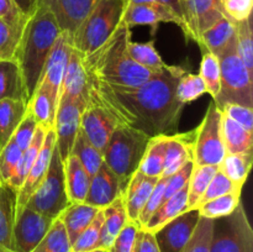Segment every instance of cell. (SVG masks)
<instances>
[{"instance_id": "1", "label": "cell", "mask_w": 253, "mask_h": 252, "mask_svg": "<svg viewBox=\"0 0 253 252\" xmlns=\"http://www.w3.org/2000/svg\"><path fill=\"white\" fill-rule=\"evenodd\" d=\"M180 66H166L136 88L115 86L88 79V100L98 104L116 125L141 131L148 137L177 132L184 104L175 94Z\"/></svg>"}, {"instance_id": "2", "label": "cell", "mask_w": 253, "mask_h": 252, "mask_svg": "<svg viewBox=\"0 0 253 252\" xmlns=\"http://www.w3.org/2000/svg\"><path fill=\"white\" fill-rule=\"evenodd\" d=\"M131 29L123 21L110 39L89 56H83L86 77L115 86L136 88L150 81L158 71L136 63L127 52Z\"/></svg>"}, {"instance_id": "3", "label": "cell", "mask_w": 253, "mask_h": 252, "mask_svg": "<svg viewBox=\"0 0 253 252\" xmlns=\"http://www.w3.org/2000/svg\"><path fill=\"white\" fill-rule=\"evenodd\" d=\"M61 30L51 10L41 0H36L34 10L24 25L15 54L29 100L41 81L44 64Z\"/></svg>"}, {"instance_id": "4", "label": "cell", "mask_w": 253, "mask_h": 252, "mask_svg": "<svg viewBox=\"0 0 253 252\" xmlns=\"http://www.w3.org/2000/svg\"><path fill=\"white\" fill-rule=\"evenodd\" d=\"M126 0H98L72 39V46L82 56H89L103 46L123 21Z\"/></svg>"}, {"instance_id": "5", "label": "cell", "mask_w": 253, "mask_h": 252, "mask_svg": "<svg viewBox=\"0 0 253 252\" xmlns=\"http://www.w3.org/2000/svg\"><path fill=\"white\" fill-rule=\"evenodd\" d=\"M150 138L135 128L118 125L106 145L103 153L104 162L126 187L138 169Z\"/></svg>"}, {"instance_id": "6", "label": "cell", "mask_w": 253, "mask_h": 252, "mask_svg": "<svg viewBox=\"0 0 253 252\" xmlns=\"http://www.w3.org/2000/svg\"><path fill=\"white\" fill-rule=\"evenodd\" d=\"M220 62V93L212 99L215 105L221 109L225 104L234 103L253 106V74L247 71L244 62L237 53L236 42L232 43L221 56Z\"/></svg>"}, {"instance_id": "7", "label": "cell", "mask_w": 253, "mask_h": 252, "mask_svg": "<svg viewBox=\"0 0 253 252\" xmlns=\"http://www.w3.org/2000/svg\"><path fill=\"white\" fill-rule=\"evenodd\" d=\"M71 204L66 192L64 163L54 145L48 170L39 188L27 200L26 205L46 216L57 219Z\"/></svg>"}, {"instance_id": "8", "label": "cell", "mask_w": 253, "mask_h": 252, "mask_svg": "<svg viewBox=\"0 0 253 252\" xmlns=\"http://www.w3.org/2000/svg\"><path fill=\"white\" fill-rule=\"evenodd\" d=\"M210 252H253V230L244 205L214 219Z\"/></svg>"}, {"instance_id": "9", "label": "cell", "mask_w": 253, "mask_h": 252, "mask_svg": "<svg viewBox=\"0 0 253 252\" xmlns=\"http://www.w3.org/2000/svg\"><path fill=\"white\" fill-rule=\"evenodd\" d=\"M221 115L214 100L208 106L203 121L194 130L193 163L195 166H217L226 156L221 135Z\"/></svg>"}, {"instance_id": "10", "label": "cell", "mask_w": 253, "mask_h": 252, "mask_svg": "<svg viewBox=\"0 0 253 252\" xmlns=\"http://www.w3.org/2000/svg\"><path fill=\"white\" fill-rule=\"evenodd\" d=\"M54 219L46 216L27 205L16 208L12 227L11 251L32 252L51 227Z\"/></svg>"}, {"instance_id": "11", "label": "cell", "mask_w": 253, "mask_h": 252, "mask_svg": "<svg viewBox=\"0 0 253 252\" xmlns=\"http://www.w3.org/2000/svg\"><path fill=\"white\" fill-rule=\"evenodd\" d=\"M82 111L83 109L78 103L66 95H59L53 130L56 133V147L63 163L71 155L76 136L81 128Z\"/></svg>"}, {"instance_id": "12", "label": "cell", "mask_w": 253, "mask_h": 252, "mask_svg": "<svg viewBox=\"0 0 253 252\" xmlns=\"http://www.w3.org/2000/svg\"><path fill=\"white\" fill-rule=\"evenodd\" d=\"M72 39L64 32H61L58 39L54 42V46L47 58L42 72L41 81L39 85H42L51 95L54 105L58 106L59 93H61L62 81H63L64 71L68 64L69 56L72 51Z\"/></svg>"}, {"instance_id": "13", "label": "cell", "mask_w": 253, "mask_h": 252, "mask_svg": "<svg viewBox=\"0 0 253 252\" xmlns=\"http://www.w3.org/2000/svg\"><path fill=\"white\" fill-rule=\"evenodd\" d=\"M200 214L198 209L187 210L155 232L160 252H182L192 237Z\"/></svg>"}, {"instance_id": "14", "label": "cell", "mask_w": 253, "mask_h": 252, "mask_svg": "<svg viewBox=\"0 0 253 252\" xmlns=\"http://www.w3.org/2000/svg\"><path fill=\"white\" fill-rule=\"evenodd\" d=\"M116 123L101 106L88 100L81 116V128L91 145L101 153L116 128Z\"/></svg>"}, {"instance_id": "15", "label": "cell", "mask_w": 253, "mask_h": 252, "mask_svg": "<svg viewBox=\"0 0 253 252\" xmlns=\"http://www.w3.org/2000/svg\"><path fill=\"white\" fill-rule=\"evenodd\" d=\"M125 189L126 185L120 178L103 162L98 172L90 178V185L84 203L98 209H104L124 195Z\"/></svg>"}, {"instance_id": "16", "label": "cell", "mask_w": 253, "mask_h": 252, "mask_svg": "<svg viewBox=\"0 0 253 252\" xmlns=\"http://www.w3.org/2000/svg\"><path fill=\"white\" fill-rule=\"evenodd\" d=\"M56 19L61 32L73 39L98 0H41Z\"/></svg>"}, {"instance_id": "17", "label": "cell", "mask_w": 253, "mask_h": 252, "mask_svg": "<svg viewBox=\"0 0 253 252\" xmlns=\"http://www.w3.org/2000/svg\"><path fill=\"white\" fill-rule=\"evenodd\" d=\"M54 145H56V133H54V130L52 128V130L47 131L43 143L41 146V150H40L39 155L36 157V161L32 165L22 187L17 192L16 208H21L26 205L27 200L30 199V197L34 194L35 190L39 188V185L43 180L44 175H46L47 170H48Z\"/></svg>"}, {"instance_id": "18", "label": "cell", "mask_w": 253, "mask_h": 252, "mask_svg": "<svg viewBox=\"0 0 253 252\" xmlns=\"http://www.w3.org/2000/svg\"><path fill=\"white\" fill-rule=\"evenodd\" d=\"M59 95H66L84 110L88 101V77L83 66V56L72 47L68 64L64 71Z\"/></svg>"}, {"instance_id": "19", "label": "cell", "mask_w": 253, "mask_h": 252, "mask_svg": "<svg viewBox=\"0 0 253 252\" xmlns=\"http://www.w3.org/2000/svg\"><path fill=\"white\" fill-rule=\"evenodd\" d=\"M123 22L131 27L147 25L157 27L160 22H173L177 26L180 25L179 19L162 2H151V4H128L126 5L123 16Z\"/></svg>"}, {"instance_id": "20", "label": "cell", "mask_w": 253, "mask_h": 252, "mask_svg": "<svg viewBox=\"0 0 253 252\" xmlns=\"http://www.w3.org/2000/svg\"><path fill=\"white\" fill-rule=\"evenodd\" d=\"M158 179L160 178L148 177L138 170H136L132 177L130 178L125 193L123 195L126 214H127L130 221L138 224V215L147 203Z\"/></svg>"}, {"instance_id": "21", "label": "cell", "mask_w": 253, "mask_h": 252, "mask_svg": "<svg viewBox=\"0 0 253 252\" xmlns=\"http://www.w3.org/2000/svg\"><path fill=\"white\" fill-rule=\"evenodd\" d=\"M194 130L185 133L167 135L165 147V167L162 175H172L188 162L193 161Z\"/></svg>"}, {"instance_id": "22", "label": "cell", "mask_w": 253, "mask_h": 252, "mask_svg": "<svg viewBox=\"0 0 253 252\" xmlns=\"http://www.w3.org/2000/svg\"><path fill=\"white\" fill-rule=\"evenodd\" d=\"M224 16L220 0H192L190 2V40L199 43L200 35Z\"/></svg>"}, {"instance_id": "23", "label": "cell", "mask_w": 253, "mask_h": 252, "mask_svg": "<svg viewBox=\"0 0 253 252\" xmlns=\"http://www.w3.org/2000/svg\"><path fill=\"white\" fill-rule=\"evenodd\" d=\"M235 42H236L235 22L227 19L226 16H222L219 21L215 22L212 26L200 35V41L198 44L202 51L207 49L219 57Z\"/></svg>"}, {"instance_id": "24", "label": "cell", "mask_w": 253, "mask_h": 252, "mask_svg": "<svg viewBox=\"0 0 253 252\" xmlns=\"http://www.w3.org/2000/svg\"><path fill=\"white\" fill-rule=\"evenodd\" d=\"M14 99L29 104L21 69L16 59L0 61V100Z\"/></svg>"}, {"instance_id": "25", "label": "cell", "mask_w": 253, "mask_h": 252, "mask_svg": "<svg viewBox=\"0 0 253 252\" xmlns=\"http://www.w3.org/2000/svg\"><path fill=\"white\" fill-rule=\"evenodd\" d=\"M64 179L69 202L72 204L84 203L90 185V175L74 155H69L64 161Z\"/></svg>"}, {"instance_id": "26", "label": "cell", "mask_w": 253, "mask_h": 252, "mask_svg": "<svg viewBox=\"0 0 253 252\" xmlns=\"http://www.w3.org/2000/svg\"><path fill=\"white\" fill-rule=\"evenodd\" d=\"M130 221L126 214L125 205H124L123 195L120 198L104 208V221L101 225L100 239H99L98 250L108 251L115 237L121 231L124 226Z\"/></svg>"}, {"instance_id": "27", "label": "cell", "mask_w": 253, "mask_h": 252, "mask_svg": "<svg viewBox=\"0 0 253 252\" xmlns=\"http://www.w3.org/2000/svg\"><path fill=\"white\" fill-rule=\"evenodd\" d=\"M188 209V185L180 189L179 192L175 193L170 198L166 199L161 204V207L153 212L152 216L147 221V224L141 229H145L147 231L155 234L157 230L165 226L167 222L177 217L178 215L185 212Z\"/></svg>"}, {"instance_id": "28", "label": "cell", "mask_w": 253, "mask_h": 252, "mask_svg": "<svg viewBox=\"0 0 253 252\" xmlns=\"http://www.w3.org/2000/svg\"><path fill=\"white\" fill-rule=\"evenodd\" d=\"M100 209L94 208L85 203H73L59 214V219L63 222L68 234L69 241L73 245L77 237L91 222Z\"/></svg>"}, {"instance_id": "29", "label": "cell", "mask_w": 253, "mask_h": 252, "mask_svg": "<svg viewBox=\"0 0 253 252\" xmlns=\"http://www.w3.org/2000/svg\"><path fill=\"white\" fill-rule=\"evenodd\" d=\"M16 192L7 184H0V247L10 251L16 211Z\"/></svg>"}, {"instance_id": "30", "label": "cell", "mask_w": 253, "mask_h": 252, "mask_svg": "<svg viewBox=\"0 0 253 252\" xmlns=\"http://www.w3.org/2000/svg\"><path fill=\"white\" fill-rule=\"evenodd\" d=\"M26 111V101L14 99L0 100V148L12 137Z\"/></svg>"}, {"instance_id": "31", "label": "cell", "mask_w": 253, "mask_h": 252, "mask_svg": "<svg viewBox=\"0 0 253 252\" xmlns=\"http://www.w3.org/2000/svg\"><path fill=\"white\" fill-rule=\"evenodd\" d=\"M221 135L226 153H245L252 151L253 132L247 131L224 114L221 115Z\"/></svg>"}, {"instance_id": "32", "label": "cell", "mask_w": 253, "mask_h": 252, "mask_svg": "<svg viewBox=\"0 0 253 252\" xmlns=\"http://www.w3.org/2000/svg\"><path fill=\"white\" fill-rule=\"evenodd\" d=\"M46 133L47 131L44 130L42 126H37L31 143H30L29 147L22 152V156L21 158H20V162L19 165H17L16 169H15L14 175H12L11 179L7 183V185H9L10 188H12V189L16 192V194L20 190V188L22 187V184H24L25 179H26L32 165H34V162L36 161V157L37 155H39L40 150H41V146L42 143H43Z\"/></svg>"}, {"instance_id": "33", "label": "cell", "mask_w": 253, "mask_h": 252, "mask_svg": "<svg viewBox=\"0 0 253 252\" xmlns=\"http://www.w3.org/2000/svg\"><path fill=\"white\" fill-rule=\"evenodd\" d=\"M167 135L151 137L145 151L142 161L138 166V172L148 177H162L165 167V147Z\"/></svg>"}, {"instance_id": "34", "label": "cell", "mask_w": 253, "mask_h": 252, "mask_svg": "<svg viewBox=\"0 0 253 252\" xmlns=\"http://www.w3.org/2000/svg\"><path fill=\"white\" fill-rule=\"evenodd\" d=\"M27 109L31 111L32 115L36 119L37 124L49 131L54 126V118H56L57 106L52 101L48 91L42 85H37L34 95L29 100Z\"/></svg>"}, {"instance_id": "35", "label": "cell", "mask_w": 253, "mask_h": 252, "mask_svg": "<svg viewBox=\"0 0 253 252\" xmlns=\"http://www.w3.org/2000/svg\"><path fill=\"white\" fill-rule=\"evenodd\" d=\"M252 151L245 153H226L219 169L239 187H244L252 167Z\"/></svg>"}, {"instance_id": "36", "label": "cell", "mask_w": 253, "mask_h": 252, "mask_svg": "<svg viewBox=\"0 0 253 252\" xmlns=\"http://www.w3.org/2000/svg\"><path fill=\"white\" fill-rule=\"evenodd\" d=\"M71 155H74L78 158L79 162L82 163V166L85 168L88 174L90 175V178L98 172L101 163L104 162L103 153L91 145L82 128H79L78 133H77Z\"/></svg>"}, {"instance_id": "37", "label": "cell", "mask_w": 253, "mask_h": 252, "mask_svg": "<svg viewBox=\"0 0 253 252\" xmlns=\"http://www.w3.org/2000/svg\"><path fill=\"white\" fill-rule=\"evenodd\" d=\"M217 168V166H193L188 183V209H197Z\"/></svg>"}, {"instance_id": "38", "label": "cell", "mask_w": 253, "mask_h": 252, "mask_svg": "<svg viewBox=\"0 0 253 252\" xmlns=\"http://www.w3.org/2000/svg\"><path fill=\"white\" fill-rule=\"evenodd\" d=\"M128 56L137 64L152 71H161L167 64L163 62L162 57L155 47V40L148 42H133L127 44Z\"/></svg>"}, {"instance_id": "39", "label": "cell", "mask_w": 253, "mask_h": 252, "mask_svg": "<svg viewBox=\"0 0 253 252\" xmlns=\"http://www.w3.org/2000/svg\"><path fill=\"white\" fill-rule=\"evenodd\" d=\"M32 252H72V244L63 222L54 219L51 227Z\"/></svg>"}, {"instance_id": "40", "label": "cell", "mask_w": 253, "mask_h": 252, "mask_svg": "<svg viewBox=\"0 0 253 252\" xmlns=\"http://www.w3.org/2000/svg\"><path fill=\"white\" fill-rule=\"evenodd\" d=\"M241 192L242 190H236V192L227 193L200 205L198 208L200 216L214 220L230 215L241 204Z\"/></svg>"}, {"instance_id": "41", "label": "cell", "mask_w": 253, "mask_h": 252, "mask_svg": "<svg viewBox=\"0 0 253 252\" xmlns=\"http://www.w3.org/2000/svg\"><path fill=\"white\" fill-rule=\"evenodd\" d=\"M202 53L199 76L204 82L207 93H209L211 98L215 99L220 93V78H221L219 58L207 49H203Z\"/></svg>"}, {"instance_id": "42", "label": "cell", "mask_w": 253, "mask_h": 252, "mask_svg": "<svg viewBox=\"0 0 253 252\" xmlns=\"http://www.w3.org/2000/svg\"><path fill=\"white\" fill-rule=\"evenodd\" d=\"M236 27L237 53L244 62L245 67L253 74V43H252V22L251 17L244 21L235 22Z\"/></svg>"}, {"instance_id": "43", "label": "cell", "mask_w": 253, "mask_h": 252, "mask_svg": "<svg viewBox=\"0 0 253 252\" xmlns=\"http://www.w3.org/2000/svg\"><path fill=\"white\" fill-rule=\"evenodd\" d=\"M104 221V209H100L90 224L83 230L72 245V252H90L98 250L101 225Z\"/></svg>"}, {"instance_id": "44", "label": "cell", "mask_w": 253, "mask_h": 252, "mask_svg": "<svg viewBox=\"0 0 253 252\" xmlns=\"http://www.w3.org/2000/svg\"><path fill=\"white\" fill-rule=\"evenodd\" d=\"M205 93H207V89L199 74L189 73V72H185L180 77L177 89H175L178 100L184 105H187L190 101L197 100Z\"/></svg>"}, {"instance_id": "45", "label": "cell", "mask_w": 253, "mask_h": 252, "mask_svg": "<svg viewBox=\"0 0 253 252\" xmlns=\"http://www.w3.org/2000/svg\"><path fill=\"white\" fill-rule=\"evenodd\" d=\"M22 151L15 142L12 136L4 147L0 148V184H7L14 175L15 169L20 162Z\"/></svg>"}, {"instance_id": "46", "label": "cell", "mask_w": 253, "mask_h": 252, "mask_svg": "<svg viewBox=\"0 0 253 252\" xmlns=\"http://www.w3.org/2000/svg\"><path fill=\"white\" fill-rule=\"evenodd\" d=\"M214 220L200 216L192 237L182 252H210Z\"/></svg>"}, {"instance_id": "47", "label": "cell", "mask_w": 253, "mask_h": 252, "mask_svg": "<svg viewBox=\"0 0 253 252\" xmlns=\"http://www.w3.org/2000/svg\"><path fill=\"white\" fill-rule=\"evenodd\" d=\"M22 29L0 19V61L15 59Z\"/></svg>"}, {"instance_id": "48", "label": "cell", "mask_w": 253, "mask_h": 252, "mask_svg": "<svg viewBox=\"0 0 253 252\" xmlns=\"http://www.w3.org/2000/svg\"><path fill=\"white\" fill-rule=\"evenodd\" d=\"M236 190H242V187H239L235 183H232L221 170L217 168L216 173L214 174V177L210 180L209 185H208L207 190L203 194L202 199H200L199 204H198L197 209L200 205L205 204L207 202L215 199L217 197H221V195L227 194V193L236 192Z\"/></svg>"}, {"instance_id": "49", "label": "cell", "mask_w": 253, "mask_h": 252, "mask_svg": "<svg viewBox=\"0 0 253 252\" xmlns=\"http://www.w3.org/2000/svg\"><path fill=\"white\" fill-rule=\"evenodd\" d=\"M168 177L167 175H162L160 177L158 182L156 183L155 188H153L152 193H151L150 198H148L147 203L143 207V209L141 210L140 215H138V225L140 227H143L147 221L150 220V217L152 216L153 212L161 207L163 202H165V192H166V185H167Z\"/></svg>"}, {"instance_id": "50", "label": "cell", "mask_w": 253, "mask_h": 252, "mask_svg": "<svg viewBox=\"0 0 253 252\" xmlns=\"http://www.w3.org/2000/svg\"><path fill=\"white\" fill-rule=\"evenodd\" d=\"M140 225L128 221L113 241L108 252H135V244Z\"/></svg>"}, {"instance_id": "51", "label": "cell", "mask_w": 253, "mask_h": 252, "mask_svg": "<svg viewBox=\"0 0 253 252\" xmlns=\"http://www.w3.org/2000/svg\"><path fill=\"white\" fill-rule=\"evenodd\" d=\"M224 16L232 22L250 19L252 14L253 0H220Z\"/></svg>"}, {"instance_id": "52", "label": "cell", "mask_w": 253, "mask_h": 252, "mask_svg": "<svg viewBox=\"0 0 253 252\" xmlns=\"http://www.w3.org/2000/svg\"><path fill=\"white\" fill-rule=\"evenodd\" d=\"M37 126H39V124H37L36 119L32 115L31 111L27 109L24 119H22L20 125L17 126L15 133L12 135L15 138V142H16V145L19 146L20 150H21L22 152H24V151L29 147L30 143H31Z\"/></svg>"}, {"instance_id": "53", "label": "cell", "mask_w": 253, "mask_h": 252, "mask_svg": "<svg viewBox=\"0 0 253 252\" xmlns=\"http://www.w3.org/2000/svg\"><path fill=\"white\" fill-rule=\"evenodd\" d=\"M224 115L234 120L235 123L239 124L244 128H246L250 132H253V110L252 108L249 106L240 105V104L229 103L225 104L221 109H220Z\"/></svg>"}, {"instance_id": "54", "label": "cell", "mask_w": 253, "mask_h": 252, "mask_svg": "<svg viewBox=\"0 0 253 252\" xmlns=\"http://www.w3.org/2000/svg\"><path fill=\"white\" fill-rule=\"evenodd\" d=\"M193 166H194V163H193V161H190L187 165L183 166L179 170L168 177L165 192V200L174 195L175 193H178L184 187H187L188 183H189L190 174H192Z\"/></svg>"}, {"instance_id": "55", "label": "cell", "mask_w": 253, "mask_h": 252, "mask_svg": "<svg viewBox=\"0 0 253 252\" xmlns=\"http://www.w3.org/2000/svg\"><path fill=\"white\" fill-rule=\"evenodd\" d=\"M27 16L20 10L15 0H0V19L17 27H24Z\"/></svg>"}, {"instance_id": "56", "label": "cell", "mask_w": 253, "mask_h": 252, "mask_svg": "<svg viewBox=\"0 0 253 252\" xmlns=\"http://www.w3.org/2000/svg\"><path fill=\"white\" fill-rule=\"evenodd\" d=\"M135 252H160L155 235L145 229L138 230L137 237H136Z\"/></svg>"}, {"instance_id": "57", "label": "cell", "mask_w": 253, "mask_h": 252, "mask_svg": "<svg viewBox=\"0 0 253 252\" xmlns=\"http://www.w3.org/2000/svg\"><path fill=\"white\" fill-rule=\"evenodd\" d=\"M160 2H162L163 5L168 7V9L172 10L173 14L179 19L180 21V29H182L183 34L185 35L187 39H189V31H188V26L185 24L184 20V14H183V9H182V4H180V0H160Z\"/></svg>"}, {"instance_id": "58", "label": "cell", "mask_w": 253, "mask_h": 252, "mask_svg": "<svg viewBox=\"0 0 253 252\" xmlns=\"http://www.w3.org/2000/svg\"><path fill=\"white\" fill-rule=\"evenodd\" d=\"M15 2H16L17 6L20 7V10H21L25 15H30L32 10H34L36 0H15Z\"/></svg>"}, {"instance_id": "59", "label": "cell", "mask_w": 253, "mask_h": 252, "mask_svg": "<svg viewBox=\"0 0 253 252\" xmlns=\"http://www.w3.org/2000/svg\"><path fill=\"white\" fill-rule=\"evenodd\" d=\"M190 2H192V0H180V4H182L183 14H184V20H185V24H187V26H188V21H189ZM188 31H189V27H188ZM189 39H190V34H189Z\"/></svg>"}, {"instance_id": "60", "label": "cell", "mask_w": 253, "mask_h": 252, "mask_svg": "<svg viewBox=\"0 0 253 252\" xmlns=\"http://www.w3.org/2000/svg\"><path fill=\"white\" fill-rule=\"evenodd\" d=\"M128 4H151V2H158L160 0H126Z\"/></svg>"}, {"instance_id": "61", "label": "cell", "mask_w": 253, "mask_h": 252, "mask_svg": "<svg viewBox=\"0 0 253 252\" xmlns=\"http://www.w3.org/2000/svg\"><path fill=\"white\" fill-rule=\"evenodd\" d=\"M0 252H12V251H10V250H6V249H1V247H0Z\"/></svg>"}, {"instance_id": "62", "label": "cell", "mask_w": 253, "mask_h": 252, "mask_svg": "<svg viewBox=\"0 0 253 252\" xmlns=\"http://www.w3.org/2000/svg\"><path fill=\"white\" fill-rule=\"evenodd\" d=\"M90 252H105V251H103V250H94V251H90Z\"/></svg>"}, {"instance_id": "63", "label": "cell", "mask_w": 253, "mask_h": 252, "mask_svg": "<svg viewBox=\"0 0 253 252\" xmlns=\"http://www.w3.org/2000/svg\"><path fill=\"white\" fill-rule=\"evenodd\" d=\"M105 252H108V251H105Z\"/></svg>"}]
</instances>
